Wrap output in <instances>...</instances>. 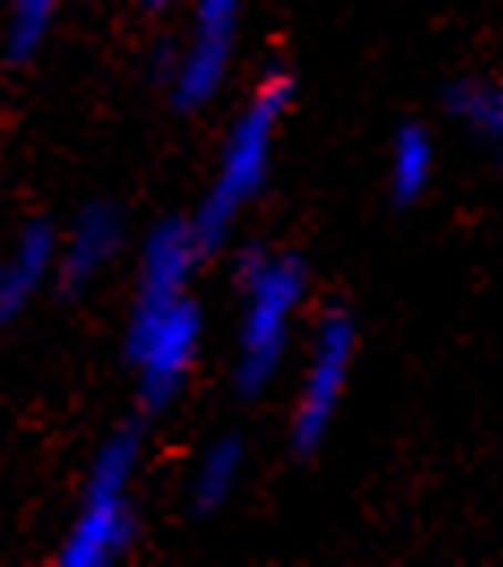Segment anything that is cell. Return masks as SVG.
Here are the masks:
<instances>
[{"label": "cell", "instance_id": "obj_3", "mask_svg": "<svg viewBox=\"0 0 503 567\" xmlns=\"http://www.w3.org/2000/svg\"><path fill=\"white\" fill-rule=\"evenodd\" d=\"M134 461H138V439L134 434H116V439L104 443V452L95 456L82 512H78L70 537L61 546V564L65 567H104L125 550V542L134 533L130 503H125V486L134 477Z\"/></svg>", "mask_w": 503, "mask_h": 567}, {"label": "cell", "instance_id": "obj_5", "mask_svg": "<svg viewBox=\"0 0 503 567\" xmlns=\"http://www.w3.org/2000/svg\"><path fill=\"white\" fill-rule=\"evenodd\" d=\"M349 361H353V327L349 319H327L319 331V344L310 357V374L297 400V422H292V443L297 452L319 447L327 425L336 417V404L345 395V379H349Z\"/></svg>", "mask_w": 503, "mask_h": 567}, {"label": "cell", "instance_id": "obj_10", "mask_svg": "<svg viewBox=\"0 0 503 567\" xmlns=\"http://www.w3.org/2000/svg\"><path fill=\"white\" fill-rule=\"evenodd\" d=\"M448 107L465 130H473L503 159V86H495V82H461L448 95Z\"/></svg>", "mask_w": 503, "mask_h": 567}, {"label": "cell", "instance_id": "obj_9", "mask_svg": "<svg viewBox=\"0 0 503 567\" xmlns=\"http://www.w3.org/2000/svg\"><path fill=\"white\" fill-rule=\"evenodd\" d=\"M116 241H121V219H116V212L112 207H86V212L78 215V224H73L70 233L61 284L70 292L82 288L116 254Z\"/></svg>", "mask_w": 503, "mask_h": 567}, {"label": "cell", "instance_id": "obj_13", "mask_svg": "<svg viewBox=\"0 0 503 567\" xmlns=\"http://www.w3.org/2000/svg\"><path fill=\"white\" fill-rule=\"evenodd\" d=\"M52 13H57V0H9V56L13 61L31 56L43 43Z\"/></svg>", "mask_w": 503, "mask_h": 567}, {"label": "cell", "instance_id": "obj_7", "mask_svg": "<svg viewBox=\"0 0 503 567\" xmlns=\"http://www.w3.org/2000/svg\"><path fill=\"white\" fill-rule=\"evenodd\" d=\"M198 237L194 224L185 219H168L151 233L143 249V280H138V310H155V306H173L185 297V280L189 267L198 258Z\"/></svg>", "mask_w": 503, "mask_h": 567}, {"label": "cell", "instance_id": "obj_2", "mask_svg": "<svg viewBox=\"0 0 503 567\" xmlns=\"http://www.w3.org/2000/svg\"><path fill=\"white\" fill-rule=\"evenodd\" d=\"M242 284H246V322H242V361H237V383L242 391L267 388L285 357L288 319L292 306L306 292V271L297 258H271L250 249L242 258Z\"/></svg>", "mask_w": 503, "mask_h": 567}, {"label": "cell", "instance_id": "obj_4", "mask_svg": "<svg viewBox=\"0 0 503 567\" xmlns=\"http://www.w3.org/2000/svg\"><path fill=\"white\" fill-rule=\"evenodd\" d=\"M198 336H203V315L194 301H173V306H155L138 310L130 327V357L143 370V400L151 409H164L181 388L189 361L198 353Z\"/></svg>", "mask_w": 503, "mask_h": 567}, {"label": "cell", "instance_id": "obj_8", "mask_svg": "<svg viewBox=\"0 0 503 567\" xmlns=\"http://www.w3.org/2000/svg\"><path fill=\"white\" fill-rule=\"evenodd\" d=\"M52 249H57L52 228L48 224H31L22 233L18 249L0 262V322H9L31 301V292L43 284L48 267H52Z\"/></svg>", "mask_w": 503, "mask_h": 567}, {"label": "cell", "instance_id": "obj_14", "mask_svg": "<svg viewBox=\"0 0 503 567\" xmlns=\"http://www.w3.org/2000/svg\"><path fill=\"white\" fill-rule=\"evenodd\" d=\"M164 4H173V0H146V9H164Z\"/></svg>", "mask_w": 503, "mask_h": 567}, {"label": "cell", "instance_id": "obj_6", "mask_svg": "<svg viewBox=\"0 0 503 567\" xmlns=\"http://www.w3.org/2000/svg\"><path fill=\"white\" fill-rule=\"evenodd\" d=\"M233 35H237V0H198L194 39L181 56L177 82H173L177 107H198L216 95L224 70H228Z\"/></svg>", "mask_w": 503, "mask_h": 567}, {"label": "cell", "instance_id": "obj_12", "mask_svg": "<svg viewBox=\"0 0 503 567\" xmlns=\"http://www.w3.org/2000/svg\"><path fill=\"white\" fill-rule=\"evenodd\" d=\"M242 473V443L237 439H219L216 447L203 456L198 477H194V507L198 512H216L219 503L228 498L233 482Z\"/></svg>", "mask_w": 503, "mask_h": 567}, {"label": "cell", "instance_id": "obj_11", "mask_svg": "<svg viewBox=\"0 0 503 567\" xmlns=\"http://www.w3.org/2000/svg\"><path fill=\"white\" fill-rule=\"evenodd\" d=\"M431 164H434V151H431L427 130L404 125V130L396 134V146H392V189L400 203H409V198H418V194L427 189Z\"/></svg>", "mask_w": 503, "mask_h": 567}, {"label": "cell", "instance_id": "obj_1", "mask_svg": "<svg viewBox=\"0 0 503 567\" xmlns=\"http://www.w3.org/2000/svg\"><path fill=\"white\" fill-rule=\"evenodd\" d=\"M288 100H292V82L285 73H276L258 86V95L237 116L228 146H224V159H219V173L212 181V194L198 207V215L189 219L203 249L219 246L224 233L233 228L237 212L258 194V185L267 177V159H271V138H276V125L285 116Z\"/></svg>", "mask_w": 503, "mask_h": 567}]
</instances>
